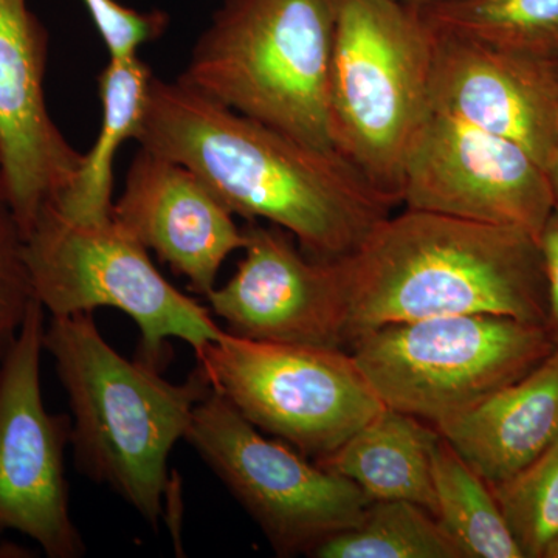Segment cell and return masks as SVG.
Here are the masks:
<instances>
[{
  "label": "cell",
  "instance_id": "cell-1",
  "mask_svg": "<svg viewBox=\"0 0 558 558\" xmlns=\"http://www.w3.org/2000/svg\"><path fill=\"white\" fill-rule=\"evenodd\" d=\"M137 142L193 171L233 215L288 231L337 260L396 207L336 150L317 148L154 76Z\"/></svg>",
  "mask_w": 558,
  "mask_h": 558
},
{
  "label": "cell",
  "instance_id": "cell-2",
  "mask_svg": "<svg viewBox=\"0 0 558 558\" xmlns=\"http://www.w3.org/2000/svg\"><path fill=\"white\" fill-rule=\"evenodd\" d=\"M347 343L380 326L486 314L539 325L546 278L524 231L405 208L337 259Z\"/></svg>",
  "mask_w": 558,
  "mask_h": 558
},
{
  "label": "cell",
  "instance_id": "cell-3",
  "mask_svg": "<svg viewBox=\"0 0 558 558\" xmlns=\"http://www.w3.org/2000/svg\"><path fill=\"white\" fill-rule=\"evenodd\" d=\"M44 351L69 398L80 472L157 527L170 486L168 458L211 392L208 377L197 365L186 381L171 384L159 369L124 359L101 336L94 312L51 317Z\"/></svg>",
  "mask_w": 558,
  "mask_h": 558
},
{
  "label": "cell",
  "instance_id": "cell-4",
  "mask_svg": "<svg viewBox=\"0 0 558 558\" xmlns=\"http://www.w3.org/2000/svg\"><path fill=\"white\" fill-rule=\"evenodd\" d=\"M337 7L339 0H222L178 81L307 145L336 150L329 76Z\"/></svg>",
  "mask_w": 558,
  "mask_h": 558
},
{
  "label": "cell",
  "instance_id": "cell-5",
  "mask_svg": "<svg viewBox=\"0 0 558 558\" xmlns=\"http://www.w3.org/2000/svg\"><path fill=\"white\" fill-rule=\"evenodd\" d=\"M436 31L421 5L339 0L329 76L333 148L392 204L403 161L433 112Z\"/></svg>",
  "mask_w": 558,
  "mask_h": 558
},
{
  "label": "cell",
  "instance_id": "cell-6",
  "mask_svg": "<svg viewBox=\"0 0 558 558\" xmlns=\"http://www.w3.org/2000/svg\"><path fill=\"white\" fill-rule=\"evenodd\" d=\"M35 299L51 317L113 307L140 329L137 359L161 371L168 340L186 341L194 354L223 336L207 307L161 277L132 234L112 218L73 222L57 209L40 213L25 238Z\"/></svg>",
  "mask_w": 558,
  "mask_h": 558
},
{
  "label": "cell",
  "instance_id": "cell-7",
  "mask_svg": "<svg viewBox=\"0 0 558 558\" xmlns=\"http://www.w3.org/2000/svg\"><path fill=\"white\" fill-rule=\"evenodd\" d=\"M349 347L385 407L433 427L520 379L553 351L542 325L486 314L380 326Z\"/></svg>",
  "mask_w": 558,
  "mask_h": 558
},
{
  "label": "cell",
  "instance_id": "cell-8",
  "mask_svg": "<svg viewBox=\"0 0 558 558\" xmlns=\"http://www.w3.org/2000/svg\"><path fill=\"white\" fill-rule=\"evenodd\" d=\"M196 359L211 388L250 424L312 461L329 457L385 409L343 348L223 332Z\"/></svg>",
  "mask_w": 558,
  "mask_h": 558
},
{
  "label": "cell",
  "instance_id": "cell-9",
  "mask_svg": "<svg viewBox=\"0 0 558 558\" xmlns=\"http://www.w3.org/2000/svg\"><path fill=\"white\" fill-rule=\"evenodd\" d=\"M185 440L279 557L311 556L326 538L354 527L368 509V497L352 481L266 438L215 389L194 410Z\"/></svg>",
  "mask_w": 558,
  "mask_h": 558
},
{
  "label": "cell",
  "instance_id": "cell-10",
  "mask_svg": "<svg viewBox=\"0 0 558 558\" xmlns=\"http://www.w3.org/2000/svg\"><path fill=\"white\" fill-rule=\"evenodd\" d=\"M46 311L33 301L0 363V535L14 531L50 558L86 554L70 513L65 449L72 417L46 409L40 388Z\"/></svg>",
  "mask_w": 558,
  "mask_h": 558
},
{
  "label": "cell",
  "instance_id": "cell-11",
  "mask_svg": "<svg viewBox=\"0 0 558 558\" xmlns=\"http://www.w3.org/2000/svg\"><path fill=\"white\" fill-rule=\"evenodd\" d=\"M400 204L538 241L557 199L549 172L526 150L433 110L403 161Z\"/></svg>",
  "mask_w": 558,
  "mask_h": 558
},
{
  "label": "cell",
  "instance_id": "cell-12",
  "mask_svg": "<svg viewBox=\"0 0 558 558\" xmlns=\"http://www.w3.org/2000/svg\"><path fill=\"white\" fill-rule=\"evenodd\" d=\"M244 258L222 288L209 292L223 330L241 339L343 348L347 314L336 260L300 252L292 234L248 220Z\"/></svg>",
  "mask_w": 558,
  "mask_h": 558
},
{
  "label": "cell",
  "instance_id": "cell-13",
  "mask_svg": "<svg viewBox=\"0 0 558 558\" xmlns=\"http://www.w3.org/2000/svg\"><path fill=\"white\" fill-rule=\"evenodd\" d=\"M49 33L27 0H0V196L27 238L69 189L84 154L47 109Z\"/></svg>",
  "mask_w": 558,
  "mask_h": 558
},
{
  "label": "cell",
  "instance_id": "cell-14",
  "mask_svg": "<svg viewBox=\"0 0 558 558\" xmlns=\"http://www.w3.org/2000/svg\"><path fill=\"white\" fill-rule=\"evenodd\" d=\"M432 105L515 143L549 172L558 149V80L549 61L436 31Z\"/></svg>",
  "mask_w": 558,
  "mask_h": 558
},
{
  "label": "cell",
  "instance_id": "cell-15",
  "mask_svg": "<svg viewBox=\"0 0 558 558\" xmlns=\"http://www.w3.org/2000/svg\"><path fill=\"white\" fill-rule=\"evenodd\" d=\"M110 218L154 250L190 289L207 296L231 253L244 248V229L193 171L140 148Z\"/></svg>",
  "mask_w": 558,
  "mask_h": 558
},
{
  "label": "cell",
  "instance_id": "cell-16",
  "mask_svg": "<svg viewBox=\"0 0 558 558\" xmlns=\"http://www.w3.org/2000/svg\"><path fill=\"white\" fill-rule=\"evenodd\" d=\"M435 428L488 484L512 478L558 440V348Z\"/></svg>",
  "mask_w": 558,
  "mask_h": 558
},
{
  "label": "cell",
  "instance_id": "cell-17",
  "mask_svg": "<svg viewBox=\"0 0 558 558\" xmlns=\"http://www.w3.org/2000/svg\"><path fill=\"white\" fill-rule=\"evenodd\" d=\"M439 432L422 418L388 409L317 464L355 484L369 501H409L435 515L433 451Z\"/></svg>",
  "mask_w": 558,
  "mask_h": 558
},
{
  "label": "cell",
  "instance_id": "cell-18",
  "mask_svg": "<svg viewBox=\"0 0 558 558\" xmlns=\"http://www.w3.org/2000/svg\"><path fill=\"white\" fill-rule=\"evenodd\" d=\"M154 75L138 54L109 58L98 76L102 124L94 148L83 156L80 170L60 199L51 205L73 222H102L112 213L113 163L128 140H137Z\"/></svg>",
  "mask_w": 558,
  "mask_h": 558
},
{
  "label": "cell",
  "instance_id": "cell-19",
  "mask_svg": "<svg viewBox=\"0 0 558 558\" xmlns=\"http://www.w3.org/2000/svg\"><path fill=\"white\" fill-rule=\"evenodd\" d=\"M433 486L435 517L465 557H524L490 484L440 435L433 451Z\"/></svg>",
  "mask_w": 558,
  "mask_h": 558
},
{
  "label": "cell",
  "instance_id": "cell-20",
  "mask_svg": "<svg viewBox=\"0 0 558 558\" xmlns=\"http://www.w3.org/2000/svg\"><path fill=\"white\" fill-rule=\"evenodd\" d=\"M421 9L436 31L534 60L558 58V0H438Z\"/></svg>",
  "mask_w": 558,
  "mask_h": 558
},
{
  "label": "cell",
  "instance_id": "cell-21",
  "mask_svg": "<svg viewBox=\"0 0 558 558\" xmlns=\"http://www.w3.org/2000/svg\"><path fill=\"white\" fill-rule=\"evenodd\" d=\"M317 558H468L429 510L409 501H373L348 531L319 543Z\"/></svg>",
  "mask_w": 558,
  "mask_h": 558
},
{
  "label": "cell",
  "instance_id": "cell-22",
  "mask_svg": "<svg viewBox=\"0 0 558 558\" xmlns=\"http://www.w3.org/2000/svg\"><path fill=\"white\" fill-rule=\"evenodd\" d=\"M492 492L524 557H545L558 535V440Z\"/></svg>",
  "mask_w": 558,
  "mask_h": 558
},
{
  "label": "cell",
  "instance_id": "cell-23",
  "mask_svg": "<svg viewBox=\"0 0 558 558\" xmlns=\"http://www.w3.org/2000/svg\"><path fill=\"white\" fill-rule=\"evenodd\" d=\"M35 300L24 233L0 196V363L16 340Z\"/></svg>",
  "mask_w": 558,
  "mask_h": 558
},
{
  "label": "cell",
  "instance_id": "cell-24",
  "mask_svg": "<svg viewBox=\"0 0 558 558\" xmlns=\"http://www.w3.org/2000/svg\"><path fill=\"white\" fill-rule=\"evenodd\" d=\"M95 27L100 32L109 58L124 60L135 57L140 47L159 39L167 31L168 17L163 11H137L121 5L117 0H83Z\"/></svg>",
  "mask_w": 558,
  "mask_h": 558
},
{
  "label": "cell",
  "instance_id": "cell-25",
  "mask_svg": "<svg viewBox=\"0 0 558 558\" xmlns=\"http://www.w3.org/2000/svg\"><path fill=\"white\" fill-rule=\"evenodd\" d=\"M538 245L546 278V301L558 339V204L539 234Z\"/></svg>",
  "mask_w": 558,
  "mask_h": 558
},
{
  "label": "cell",
  "instance_id": "cell-26",
  "mask_svg": "<svg viewBox=\"0 0 558 558\" xmlns=\"http://www.w3.org/2000/svg\"><path fill=\"white\" fill-rule=\"evenodd\" d=\"M36 556L38 554H35V550L27 548V546L0 539V558H33Z\"/></svg>",
  "mask_w": 558,
  "mask_h": 558
},
{
  "label": "cell",
  "instance_id": "cell-27",
  "mask_svg": "<svg viewBox=\"0 0 558 558\" xmlns=\"http://www.w3.org/2000/svg\"><path fill=\"white\" fill-rule=\"evenodd\" d=\"M549 178L550 182H553L554 193H556V199L558 204V149L556 153V157H554L553 165L549 168Z\"/></svg>",
  "mask_w": 558,
  "mask_h": 558
},
{
  "label": "cell",
  "instance_id": "cell-28",
  "mask_svg": "<svg viewBox=\"0 0 558 558\" xmlns=\"http://www.w3.org/2000/svg\"><path fill=\"white\" fill-rule=\"evenodd\" d=\"M546 558H558V535L550 542L548 549L545 553Z\"/></svg>",
  "mask_w": 558,
  "mask_h": 558
},
{
  "label": "cell",
  "instance_id": "cell-29",
  "mask_svg": "<svg viewBox=\"0 0 558 558\" xmlns=\"http://www.w3.org/2000/svg\"><path fill=\"white\" fill-rule=\"evenodd\" d=\"M403 2L416 3V5H427V3L438 2V0H403Z\"/></svg>",
  "mask_w": 558,
  "mask_h": 558
},
{
  "label": "cell",
  "instance_id": "cell-30",
  "mask_svg": "<svg viewBox=\"0 0 558 558\" xmlns=\"http://www.w3.org/2000/svg\"><path fill=\"white\" fill-rule=\"evenodd\" d=\"M550 68H553L554 73H556L558 80V58L556 60L549 61Z\"/></svg>",
  "mask_w": 558,
  "mask_h": 558
}]
</instances>
